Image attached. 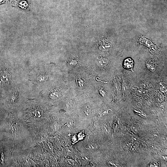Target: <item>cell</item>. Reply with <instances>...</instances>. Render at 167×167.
Listing matches in <instances>:
<instances>
[{
  "label": "cell",
  "mask_w": 167,
  "mask_h": 167,
  "mask_svg": "<svg viewBox=\"0 0 167 167\" xmlns=\"http://www.w3.org/2000/svg\"><path fill=\"white\" fill-rule=\"evenodd\" d=\"M46 67H41L33 70L30 73V78L34 83L38 84L45 83L49 79L50 72Z\"/></svg>",
  "instance_id": "cell-1"
},
{
  "label": "cell",
  "mask_w": 167,
  "mask_h": 167,
  "mask_svg": "<svg viewBox=\"0 0 167 167\" xmlns=\"http://www.w3.org/2000/svg\"><path fill=\"white\" fill-rule=\"evenodd\" d=\"M8 69L5 68L2 69L1 71V75H0V80L2 84H5L9 80L10 77Z\"/></svg>",
  "instance_id": "cell-2"
},
{
  "label": "cell",
  "mask_w": 167,
  "mask_h": 167,
  "mask_svg": "<svg viewBox=\"0 0 167 167\" xmlns=\"http://www.w3.org/2000/svg\"><path fill=\"white\" fill-rule=\"evenodd\" d=\"M133 61L130 58L126 59L123 63V66L125 68L131 71H133Z\"/></svg>",
  "instance_id": "cell-3"
},
{
  "label": "cell",
  "mask_w": 167,
  "mask_h": 167,
  "mask_svg": "<svg viewBox=\"0 0 167 167\" xmlns=\"http://www.w3.org/2000/svg\"><path fill=\"white\" fill-rule=\"evenodd\" d=\"M19 8L24 10H28L30 8V5L28 2L25 0H22L18 3Z\"/></svg>",
  "instance_id": "cell-4"
},
{
  "label": "cell",
  "mask_w": 167,
  "mask_h": 167,
  "mask_svg": "<svg viewBox=\"0 0 167 167\" xmlns=\"http://www.w3.org/2000/svg\"><path fill=\"white\" fill-rule=\"evenodd\" d=\"M151 84L149 82H144L141 84L140 87L142 89H146L151 87Z\"/></svg>",
  "instance_id": "cell-5"
},
{
  "label": "cell",
  "mask_w": 167,
  "mask_h": 167,
  "mask_svg": "<svg viewBox=\"0 0 167 167\" xmlns=\"http://www.w3.org/2000/svg\"><path fill=\"white\" fill-rule=\"evenodd\" d=\"M84 113L85 115L88 116L91 114V110L88 107L86 106L84 109Z\"/></svg>",
  "instance_id": "cell-6"
},
{
  "label": "cell",
  "mask_w": 167,
  "mask_h": 167,
  "mask_svg": "<svg viewBox=\"0 0 167 167\" xmlns=\"http://www.w3.org/2000/svg\"><path fill=\"white\" fill-rule=\"evenodd\" d=\"M161 86L160 89L161 92L163 93H165L166 92L167 88L166 86L163 84H161Z\"/></svg>",
  "instance_id": "cell-7"
},
{
  "label": "cell",
  "mask_w": 167,
  "mask_h": 167,
  "mask_svg": "<svg viewBox=\"0 0 167 167\" xmlns=\"http://www.w3.org/2000/svg\"><path fill=\"white\" fill-rule=\"evenodd\" d=\"M147 91H148L146 89H140L137 92L138 94L143 95V94H147V93L148 92Z\"/></svg>",
  "instance_id": "cell-8"
},
{
  "label": "cell",
  "mask_w": 167,
  "mask_h": 167,
  "mask_svg": "<svg viewBox=\"0 0 167 167\" xmlns=\"http://www.w3.org/2000/svg\"><path fill=\"white\" fill-rule=\"evenodd\" d=\"M147 67L148 68V69H149V70L152 71V72H154V71H155V68L153 66L148 65V66H147Z\"/></svg>",
  "instance_id": "cell-9"
},
{
  "label": "cell",
  "mask_w": 167,
  "mask_h": 167,
  "mask_svg": "<svg viewBox=\"0 0 167 167\" xmlns=\"http://www.w3.org/2000/svg\"><path fill=\"white\" fill-rule=\"evenodd\" d=\"M159 99L160 100L163 99L164 98L163 95L161 93H160L159 94Z\"/></svg>",
  "instance_id": "cell-10"
},
{
  "label": "cell",
  "mask_w": 167,
  "mask_h": 167,
  "mask_svg": "<svg viewBox=\"0 0 167 167\" xmlns=\"http://www.w3.org/2000/svg\"><path fill=\"white\" fill-rule=\"evenodd\" d=\"M7 1V0H0V4L5 3Z\"/></svg>",
  "instance_id": "cell-11"
},
{
  "label": "cell",
  "mask_w": 167,
  "mask_h": 167,
  "mask_svg": "<svg viewBox=\"0 0 167 167\" xmlns=\"http://www.w3.org/2000/svg\"><path fill=\"white\" fill-rule=\"evenodd\" d=\"M7 1H8V3H11L15 2V0H7Z\"/></svg>",
  "instance_id": "cell-12"
},
{
  "label": "cell",
  "mask_w": 167,
  "mask_h": 167,
  "mask_svg": "<svg viewBox=\"0 0 167 167\" xmlns=\"http://www.w3.org/2000/svg\"><path fill=\"white\" fill-rule=\"evenodd\" d=\"M67 152L68 153H71L72 152V150H70L69 149H68L67 150Z\"/></svg>",
  "instance_id": "cell-13"
}]
</instances>
